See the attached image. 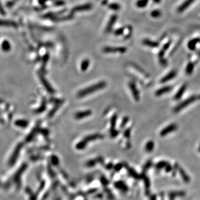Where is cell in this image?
I'll list each match as a JSON object with an SVG mask.
<instances>
[{
	"label": "cell",
	"mask_w": 200,
	"mask_h": 200,
	"mask_svg": "<svg viewBox=\"0 0 200 200\" xmlns=\"http://www.w3.org/2000/svg\"><path fill=\"white\" fill-rule=\"evenodd\" d=\"M106 86V84L105 82H103V81L100 82L95 85L91 86L87 88L79 91L77 93V96L78 97H82L86 96H87L88 95H90V94H91L93 92L97 91H99L103 88L104 87H105Z\"/></svg>",
	"instance_id": "obj_1"
},
{
	"label": "cell",
	"mask_w": 200,
	"mask_h": 200,
	"mask_svg": "<svg viewBox=\"0 0 200 200\" xmlns=\"http://www.w3.org/2000/svg\"><path fill=\"white\" fill-rule=\"evenodd\" d=\"M197 99H198V96H192L188 98V99L185 100L183 101L182 102L180 103L179 105H177L175 108V112H178L180 111L181 110H182L184 108H185L187 107V106L190 105L193 102H194L195 100Z\"/></svg>",
	"instance_id": "obj_2"
},
{
	"label": "cell",
	"mask_w": 200,
	"mask_h": 200,
	"mask_svg": "<svg viewBox=\"0 0 200 200\" xmlns=\"http://www.w3.org/2000/svg\"><path fill=\"white\" fill-rule=\"evenodd\" d=\"M176 129L177 125L176 124H171L170 125H168L166 127H165V129H164L161 131L160 135L161 136H166L169 133L175 131Z\"/></svg>",
	"instance_id": "obj_3"
},
{
	"label": "cell",
	"mask_w": 200,
	"mask_h": 200,
	"mask_svg": "<svg viewBox=\"0 0 200 200\" xmlns=\"http://www.w3.org/2000/svg\"><path fill=\"white\" fill-rule=\"evenodd\" d=\"M103 136H102L100 134H94V135H91L87 136L85 138H84L83 140H82L83 142H84L85 144L87 145V144L88 142L89 141H91L93 140H96L97 139H101L102 138Z\"/></svg>",
	"instance_id": "obj_4"
},
{
	"label": "cell",
	"mask_w": 200,
	"mask_h": 200,
	"mask_svg": "<svg viewBox=\"0 0 200 200\" xmlns=\"http://www.w3.org/2000/svg\"><path fill=\"white\" fill-rule=\"evenodd\" d=\"M129 86H130V87L131 88V92H132V93L134 99L136 101H138L139 99V96L138 91L137 89L136 86L135 84L133 82H131Z\"/></svg>",
	"instance_id": "obj_5"
},
{
	"label": "cell",
	"mask_w": 200,
	"mask_h": 200,
	"mask_svg": "<svg viewBox=\"0 0 200 200\" xmlns=\"http://www.w3.org/2000/svg\"><path fill=\"white\" fill-rule=\"evenodd\" d=\"M91 114H92V112L90 110L77 112V114L75 115V118L77 119H82L84 118H86L87 117L90 116Z\"/></svg>",
	"instance_id": "obj_6"
},
{
	"label": "cell",
	"mask_w": 200,
	"mask_h": 200,
	"mask_svg": "<svg viewBox=\"0 0 200 200\" xmlns=\"http://www.w3.org/2000/svg\"><path fill=\"white\" fill-rule=\"evenodd\" d=\"M172 87L171 86L163 87H162V88H160L159 90H158L156 92L155 94H156V96H160L164 95V94H165L166 93H167V92H169L172 90Z\"/></svg>",
	"instance_id": "obj_7"
},
{
	"label": "cell",
	"mask_w": 200,
	"mask_h": 200,
	"mask_svg": "<svg viewBox=\"0 0 200 200\" xmlns=\"http://www.w3.org/2000/svg\"><path fill=\"white\" fill-rule=\"evenodd\" d=\"M186 88H187V86L186 85H183V86H182L180 87V88L179 89V90L177 91V92L176 93V94L175 96V99L176 100H180L181 97L182 96V95H183L184 92H185V91L186 90Z\"/></svg>",
	"instance_id": "obj_8"
},
{
	"label": "cell",
	"mask_w": 200,
	"mask_h": 200,
	"mask_svg": "<svg viewBox=\"0 0 200 200\" xmlns=\"http://www.w3.org/2000/svg\"><path fill=\"white\" fill-rule=\"evenodd\" d=\"M176 75V73L175 71L171 72H170L168 75H167L165 77H164V78H162L161 81V82L165 83V82H166L169 80H171V79H172L173 78H174L175 77Z\"/></svg>",
	"instance_id": "obj_9"
},
{
	"label": "cell",
	"mask_w": 200,
	"mask_h": 200,
	"mask_svg": "<svg viewBox=\"0 0 200 200\" xmlns=\"http://www.w3.org/2000/svg\"><path fill=\"white\" fill-rule=\"evenodd\" d=\"M42 84H43L45 87L46 88V89L49 92H50L51 93H53L54 92V90L52 89V87L50 86V84H49V83L46 80H45V79H44V78L42 79Z\"/></svg>",
	"instance_id": "obj_10"
},
{
	"label": "cell",
	"mask_w": 200,
	"mask_h": 200,
	"mask_svg": "<svg viewBox=\"0 0 200 200\" xmlns=\"http://www.w3.org/2000/svg\"><path fill=\"white\" fill-rule=\"evenodd\" d=\"M154 143L152 141H150L146 144L145 146V150L147 152H150L154 149Z\"/></svg>",
	"instance_id": "obj_11"
},
{
	"label": "cell",
	"mask_w": 200,
	"mask_h": 200,
	"mask_svg": "<svg viewBox=\"0 0 200 200\" xmlns=\"http://www.w3.org/2000/svg\"><path fill=\"white\" fill-rule=\"evenodd\" d=\"M1 47H2V49L3 51H4L5 52H7L10 50L11 45L8 41H4L3 42V43H2Z\"/></svg>",
	"instance_id": "obj_12"
},
{
	"label": "cell",
	"mask_w": 200,
	"mask_h": 200,
	"mask_svg": "<svg viewBox=\"0 0 200 200\" xmlns=\"http://www.w3.org/2000/svg\"><path fill=\"white\" fill-rule=\"evenodd\" d=\"M180 175L183 178V180L185 181V182H188V181H190L189 177L188 176V175L186 174V172H184V171L183 169L180 168Z\"/></svg>",
	"instance_id": "obj_13"
},
{
	"label": "cell",
	"mask_w": 200,
	"mask_h": 200,
	"mask_svg": "<svg viewBox=\"0 0 200 200\" xmlns=\"http://www.w3.org/2000/svg\"><path fill=\"white\" fill-rule=\"evenodd\" d=\"M16 124L21 127H26L28 125V122L26 120H18L16 122Z\"/></svg>",
	"instance_id": "obj_14"
},
{
	"label": "cell",
	"mask_w": 200,
	"mask_h": 200,
	"mask_svg": "<svg viewBox=\"0 0 200 200\" xmlns=\"http://www.w3.org/2000/svg\"><path fill=\"white\" fill-rule=\"evenodd\" d=\"M167 164H168L167 163V162L161 161V162H159L157 164L156 166V168L158 169H162L163 168H165Z\"/></svg>",
	"instance_id": "obj_15"
},
{
	"label": "cell",
	"mask_w": 200,
	"mask_h": 200,
	"mask_svg": "<svg viewBox=\"0 0 200 200\" xmlns=\"http://www.w3.org/2000/svg\"><path fill=\"white\" fill-rule=\"evenodd\" d=\"M116 120H117V116L114 115L112 118L111 121V129L112 130H114V128L115 127L116 123Z\"/></svg>",
	"instance_id": "obj_16"
},
{
	"label": "cell",
	"mask_w": 200,
	"mask_h": 200,
	"mask_svg": "<svg viewBox=\"0 0 200 200\" xmlns=\"http://www.w3.org/2000/svg\"><path fill=\"white\" fill-rule=\"evenodd\" d=\"M51 162L54 165H57V164H58V162H59L58 157L57 156L54 155L51 157Z\"/></svg>",
	"instance_id": "obj_17"
},
{
	"label": "cell",
	"mask_w": 200,
	"mask_h": 200,
	"mask_svg": "<svg viewBox=\"0 0 200 200\" xmlns=\"http://www.w3.org/2000/svg\"><path fill=\"white\" fill-rule=\"evenodd\" d=\"M88 61H85L82 63V70H86L87 69V68L88 67Z\"/></svg>",
	"instance_id": "obj_18"
},
{
	"label": "cell",
	"mask_w": 200,
	"mask_h": 200,
	"mask_svg": "<svg viewBox=\"0 0 200 200\" xmlns=\"http://www.w3.org/2000/svg\"><path fill=\"white\" fill-rule=\"evenodd\" d=\"M130 134H131V129H127L124 132V134L123 135L127 138H129L130 136Z\"/></svg>",
	"instance_id": "obj_19"
},
{
	"label": "cell",
	"mask_w": 200,
	"mask_h": 200,
	"mask_svg": "<svg viewBox=\"0 0 200 200\" xmlns=\"http://www.w3.org/2000/svg\"><path fill=\"white\" fill-rule=\"evenodd\" d=\"M128 120H129V118H128V117H124L122 121V122L121 123V127H123L124 126H125V124H126V123L128 121Z\"/></svg>",
	"instance_id": "obj_20"
},
{
	"label": "cell",
	"mask_w": 200,
	"mask_h": 200,
	"mask_svg": "<svg viewBox=\"0 0 200 200\" xmlns=\"http://www.w3.org/2000/svg\"><path fill=\"white\" fill-rule=\"evenodd\" d=\"M192 69H193V65H188L187 69V72L188 73H191L192 71Z\"/></svg>",
	"instance_id": "obj_21"
},
{
	"label": "cell",
	"mask_w": 200,
	"mask_h": 200,
	"mask_svg": "<svg viewBox=\"0 0 200 200\" xmlns=\"http://www.w3.org/2000/svg\"><path fill=\"white\" fill-rule=\"evenodd\" d=\"M165 170H166V171L167 172H170V171L172 170V167H171V166L170 165L167 164L166 166L165 167Z\"/></svg>",
	"instance_id": "obj_22"
},
{
	"label": "cell",
	"mask_w": 200,
	"mask_h": 200,
	"mask_svg": "<svg viewBox=\"0 0 200 200\" xmlns=\"http://www.w3.org/2000/svg\"><path fill=\"white\" fill-rule=\"evenodd\" d=\"M151 165H152V162L149 161L146 164V165H145V166L144 167V169H147L151 166Z\"/></svg>",
	"instance_id": "obj_23"
},
{
	"label": "cell",
	"mask_w": 200,
	"mask_h": 200,
	"mask_svg": "<svg viewBox=\"0 0 200 200\" xmlns=\"http://www.w3.org/2000/svg\"><path fill=\"white\" fill-rule=\"evenodd\" d=\"M0 12L2 14H5V11H4V10H3V7L1 5V2H0Z\"/></svg>",
	"instance_id": "obj_24"
},
{
	"label": "cell",
	"mask_w": 200,
	"mask_h": 200,
	"mask_svg": "<svg viewBox=\"0 0 200 200\" xmlns=\"http://www.w3.org/2000/svg\"><path fill=\"white\" fill-rule=\"evenodd\" d=\"M199 151H200V145H199Z\"/></svg>",
	"instance_id": "obj_25"
}]
</instances>
